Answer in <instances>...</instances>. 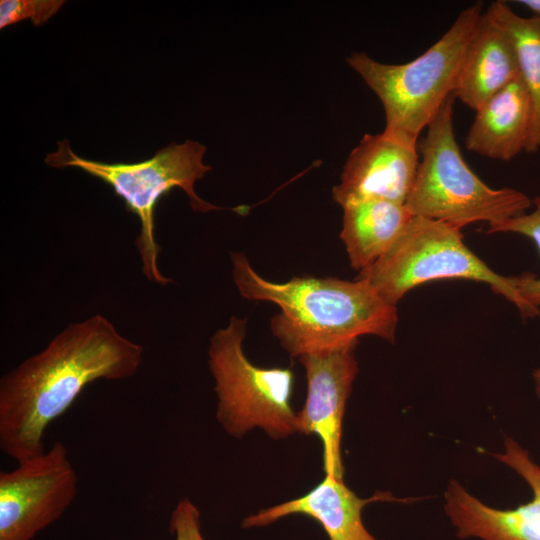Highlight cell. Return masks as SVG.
I'll use <instances>...</instances> for the list:
<instances>
[{"label": "cell", "instance_id": "6da1fadb", "mask_svg": "<svg viewBox=\"0 0 540 540\" xmlns=\"http://www.w3.org/2000/svg\"><path fill=\"white\" fill-rule=\"evenodd\" d=\"M144 349L97 314L68 324L0 379V449L17 462L45 451L48 426L94 381L134 376Z\"/></svg>", "mask_w": 540, "mask_h": 540}, {"label": "cell", "instance_id": "7a4b0ae2", "mask_svg": "<svg viewBox=\"0 0 540 540\" xmlns=\"http://www.w3.org/2000/svg\"><path fill=\"white\" fill-rule=\"evenodd\" d=\"M231 261L243 297L281 308L270 328L292 357L356 347L364 335L395 340L397 306L362 279L302 276L277 283L260 276L242 252L231 253Z\"/></svg>", "mask_w": 540, "mask_h": 540}, {"label": "cell", "instance_id": "3957f363", "mask_svg": "<svg viewBox=\"0 0 540 540\" xmlns=\"http://www.w3.org/2000/svg\"><path fill=\"white\" fill-rule=\"evenodd\" d=\"M454 101L452 93L427 127L420 145L422 160L405 206L413 216L459 229L526 213L532 201L525 193L509 187H489L465 162L454 133Z\"/></svg>", "mask_w": 540, "mask_h": 540}, {"label": "cell", "instance_id": "277c9868", "mask_svg": "<svg viewBox=\"0 0 540 540\" xmlns=\"http://www.w3.org/2000/svg\"><path fill=\"white\" fill-rule=\"evenodd\" d=\"M482 14V2L462 10L447 32L410 62L385 64L364 52L347 59L380 99L385 133L417 144L421 131L453 93L466 45Z\"/></svg>", "mask_w": 540, "mask_h": 540}, {"label": "cell", "instance_id": "5b68a950", "mask_svg": "<svg viewBox=\"0 0 540 540\" xmlns=\"http://www.w3.org/2000/svg\"><path fill=\"white\" fill-rule=\"evenodd\" d=\"M58 149L45 158L47 165L56 168L76 167L102 180L120 197L126 210L140 221L135 240L144 276L161 286L172 280L158 267L160 247L155 238L154 213L159 200L174 188H181L190 199L194 211L209 212L224 209L201 199L194 184L212 169L203 163L206 147L197 141L171 143L147 160L136 163H105L75 154L68 140L58 141Z\"/></svg>", "mask_w": 540, "mask_h": 540}, {"label": "cell", "instance_id": "8992f818", "mask_svg": "<svg viewBox=\"0 0 540 540\" xmlns=\"http://www.w3.org/2000/svg\"><path fill=\"white\" fill-rule=\"evenodd\" d=\"M358 279L369 283L396 305L411 289L429 281L467 279L488 284L505 297L523 318L537 315L518 293L519 276L492 270L463 241L461 229L447 223L413 216L392 247Z\"/></svg>", "mask_w": 540, "mask_h": 540}, {"label": "cell", "instance_id": "52a82bcc", "mask_svg": "<svg viewBox=\"0 0 540 540\" xmlns=\"http://www.w3.org/2000/svg\"><path fill=\"white\" fill-rule=\"evenodd\" d=\"M246 319L232 316L210 339L208 363L215 380L216 417L227 433L241 437L259 427L273 439L296 432L297 414L290 404L291 368H262L245 356Z\"/></svg>", "mask_w": 540, "mask_h": 540}, {"label": "cell", "instance_id": "ba28073f", "mask_svg": "<svg viewBox=\"0 0 540 540\" xmlns=\"http://www.w3.org/2000/svg\"><path fill=\"white\" fill-rule=\"evenodd\" d=\"M0 472V540H32L59 519L78 493V474L63 442Z\"/></svg>", "mask_w": 540, "mask_h": 540}, {"label": "cell", "instance_id": "9c48e42d", "mask_svg": "<svg viewBox=\"0 0 540 540\" xmlns=\"http://www.w3.org/2000/svg\"><path fill=\"white\" fill-rule=\"evenodd\" d=\"M505 451L494 458L519 474L530 486L532 500L514 509L492 508L470 494L457 480L448 483L445 512L459 538L482 540H540V466L514 439L506 437Z\"/></svg>", "mask_w": 540, "mask_h": 540}, {"label": "cell", "instance_id": "30bf717a", "mask_svg": "<svg viewBox=\"0 0 540 540\" xmlns=\"http://www.w3.org/2000/svg\"><path fill=\"white\" fill-rule=\"evenodd\" d=\"M355 347L299 357L306 373L307 394L297 413V429L317 435L323 446L325 474L343 480L342 422L346 402L358 373Z\"/></svg>", "mask_w": 540, "mask_h": 540}, {"label": "cell", "instance_id": "8fae6325", "mask_svg": "<svg viewBox=\"0 0 540 540\" xmlns=\"http://www.w3.org/2000/svg\"><path fill=\"white\" fill-rule=\"evenodd\" d=\"M419 165L417 145L389 135L365 134L349 154L333 200L347 204L380 199L405 204Z\"/></svg>", "mask_w": 540, "mask_h": 540}, {"label": "cell", "instance_id": "7c38bea8", "mask_svg": "<svg viewBox=\"0 0 540 540\" xmlns=\"http://www.w3.org/2000/svg\"><path fill=\"white\" fill-rule=\"evenodd\" d=\"M375 501H402L388 492H378L367 499L359 498L343 482L325 474L323 480L296 499L261 510L246 517L244 528L269 525L285 516L301 514L318 522L330 540H377L362 522V509Z\"/></svg>", "mask_w": 540, "mask_h": 540}, {"label": "cell", "instance_id": "4fadbf2b", "mask_svg": "<svg viewBox=\"0 0 540 540\" xmlns=\"http://www.w3.org/2000/svg\"><path fill=\"white\" fill-rule=\"evenodd\" d=\"M518 77L519 63L511 39L483 13L460 63L453 87L455 99L476 111Z\"/></svg>", "mask_w": 540, "mask_h": 540}, {"label": "cell", "instance_id": "5bb4252c", "mask_svg": "<svg viewBox=\"0 0 540 540\" xmlns=\"http://www.w3.org/2000/svg\"><path fill=\"white\" fill-rule=\"evenodd\" d=\"M531 120V97L520 76L476 110L465 139L466 149L510 161L525 151Z\"/></svg>", "mask_w": 540, "mask_h": 540}, {"label": "cell", "instance_id": "9a60e30c", "mask_svg": "<svg viewBox=\"0 0 540 540\" xmlns=\"http://www.w3.org/2000/svg\"><path fill=\"white\" fill-rule=\"evenodd\" d=\"M342 208L340 238L351 267L359 273L392 247L413 217L405 204L380 199L353 202Z\"/></svg>", "mask_w": 540, "mask_h": 540}, {"label": "cell", "instance_id": "2e32d148", "mask_svg": "<svg viewBox=\"0 0 540 540\" xmlns=\"http://www.w3.org/2000/svg\"><path fill=\"white\" fill-rule=\"evenodd\" d=\"M486 14L511 39L523 79L532 102V120L526 152L540 148V16L523 17L516 14L504 1H495Z\"/></svg>", "mask_w": 540, "mask_h": 540}, {"label": "cell", "instance_id": "e0dca14e", "mask_svg": "<svg viewBox=\"0 0 540 540\" xmlns=\"http://www.w3.org/2000/svg\"><path fill=\"white\" fill-rule=\"evenodd\" d=\"M534 209L501 222L488 225L487 233H516L531 239L540 253V196L532 201ZM518 293L524 303L538 316L540 314V278L532 273L519 275Z\"/></svg>", "mask_w": 540, "mask_h": 540}, {"label": "cell", "instance_id": "ac0fdd59", "mask_svg": "<svg viewBox=\"0 0 540 540\" xmlns=\"http://www.w3.org/2000/svg\"><path fill=\"white\" fill-rule=\"evenodd\" d=\"M63 0H1L0 29L24 20L34 26L45 24L64 5Z\"/></svg>", "mask_w": 540, "mask_h": 540}, {"label": "cell", "instance_id": "d6986e66", "mask_svg": "<svg viewBox=\"0 0 540 540\" xmlns=\"http://www.w3.org/2000/svg\"><path fill=\"white\" fill-rule=\"evenodd\" d=\"M169 527L175 540H205L201 533L200 512L187 498L180 500L173 509Z\"/></svg>", "mask_w": 540, "mask_h": 540}, {"label": "cell", "instance_id": "ffe728a7", "mask_svg": "<svg viewBox=\"0 0 540 540\" xmlns=\"http://www.w3.org/2000/svg\"><path fill=\"white\" fill-rule=\"evenodd\" d=\"M515 2L528 8L535 16H540V0H520Z\"/></svg>", "mask_w": 540, "mask_h": 540}, {"label": "cell", "instance_id": "44dd1931", "mask_svg": "<svg viewBox=\"0 0 540 540\" xmlns=\"http://www.w3.org/2000/svg\"><path fill=\"white\" fill-rule=\"evenodd\" d=\"M533 381L535 386V392L540 399V368L534 370Z\"/></svg>", "mask_w": 540, "mask_h": 540}]
</instances>
